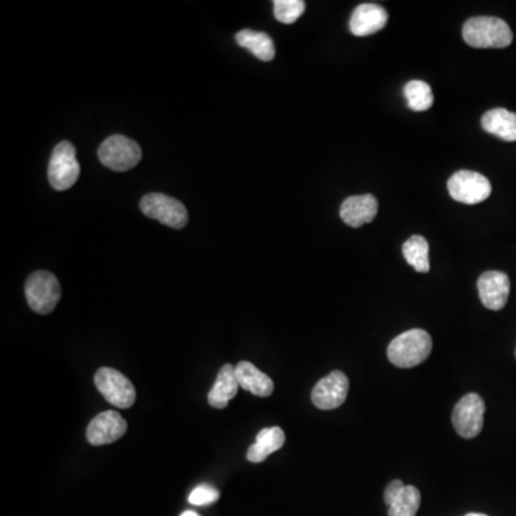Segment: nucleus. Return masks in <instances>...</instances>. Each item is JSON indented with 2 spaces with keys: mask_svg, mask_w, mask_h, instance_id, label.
<instances>
[{
  "mask_svg": "<svg viewBox=\"0 0 516 516\" xmlns=\"http://www.w3.org/2000/svg\"><path fill=\"white\" fill-rule=\"evenodd\" d=\"M239 380L235 376V366L225 365L218 372L217 380L208 393V403L216 409L227 408L228 402L239 392Z\"/></svg>",
  "mask_w": 516,
  "mask_h": 516,
  "instance_id": "f3484780",
  "label": "nucleus"
},
{
  "mask_svg": "<svg viewBox=\"0 0 516 516\" xmlns=\"http://www.w3.org/2000/svg\"><path fill=\"white\" fill-rule=\"evenodd\" d=\"M515 356H516V351H515Z\"/></svg>",
  "mask_w": 516,
  "mask_h": 516,
  "instance_id": "bb28decb",
  "label": "nucleus"
},
{
  "mask_svg": "<svg viewBox=\"0 0 516 516\" xmlns=\"http://www.w3.org/2000/svg\"><path fill=\"white\" fill-rule=\"evenodd\" d=\"M275 16L278 22L292 25L306 11L303 0H275Z\"/></svg>",
  "mask_w": 516,
  "mask_h": 516,
  "instance_id": "5701e85b",
  "label": "nucleus"
},
{
  "mask_svg": "<svg viewBox=\"0 0 516 516\" xmlns=\"http://www.w3.org/2000/svg\"><path fill=\"white\" fill-rule=\"evenodd\" d=\"M127 422L115 410L102 411L90 420L87 429V439L92 446L114 444L127 432Z\"/></svg>",
  "mask_w": 516,
  "mask_h": 516,
  "instance_id": "9b49d317",
  "label": "nucleus"
},
{
  "mask_svg": "<svg viewBox=\"0 0 516 516\" xmlns=\"http://www.w3.org/2000/svg\"><path fill=\"white\" fill-rule=\"evenodd\" d=\"M379 204L372 194L354 195L344 199L340 208V218L349 227L359 228L372 223L377 216Z\"/></svg>",
  "mask_w": 516,
  "mask_h": 516,
  "instance_id": "4468645a",
  "label": "nucleus"
},
{
  "mask_svg": "<svg viewBox=\"0 0 516 516\" xmlns=\"http://www.w3.org/2000/svg\"><path fill=\"white\" fill-rule=\"evenodd\" d=\"M385 501L389 506V516H416L420 508L422 495L415 486H406L402 480L387 485Z\"/></svg>",
  "mask_w": 516,
  "mask_h": 516,
  "instance_id": "ddd939ff",
  "label": "nucleus"
},
{
  "mask_svg": "<svg viewBox=\"0 0 516 516\" xmlns=\"http://www.w3.org/2000/svg\"><path fill=\"white\" fill-rule=\"evenodd\" d=\"M95 386L108 403L118 409L131 408L137 399L132 382L115 368H99L95 375Z\"/></svg>",
  "mask_w": 516,
  "mask_h": 516,
  "instance_id": "0eeeda50",
  "label": "nucleus"
},
{
  "mask_svg": "<svg viewBox=\"0 0 516 516\" xmlns=\"http://www.w3.org/2000/svg\"><path fill=\"white\" fill-rule=\"evenodd\" d=\"M140 207L147 217L159 221L161 224L177 228V230L187 225L188 213L184 204L168 195L159 194V192L145 195Z\"/></svg>",
  "mask_w": 516,
  "mask_h": 516,
  "instance_id": "423d86ee",
  "label": "nucleus"
},
{
  "mask_svg": "<svg viewBox=\"0 0 516 516\" xmlns=\"http://www.w3.org/2000/svg\"><path fill=\"white\" fill-rule=\"evenodd\" d=\"M285 442V435L282 427H266L257 435L256 444L247 452V459L250 462H264L271 453L283 448Z\"/></svg>",
  "mask_w": 516,
  "mask_h": 516,
  "instance_id": "6ab92c4d",
  "label": "nucleus"
},
{
  "mask_svg": "<svg viewBox=\"0 0 516 516\" xmlns=\"http://www.w3.org/2000/svg\"><path fill=\"white\" fill-rule=\"evenodd\" d=\"M485 402L478 393H468L456 403L452 423L459 436L477 437L484 427Z\"/></svg>",
  "mask_w": 516,
  "mask_h": 516,
  "instance_id": "1a4fd4ad",
  "label": "nucleus"
},
{
  "mask_svg": "<svg viewBox=\"0 0 516 516\" xmlns=\"http://www.w3.org/2000/svg\"><path fill=\"white\" fill-rule=\"evenodd\" d=\"M448 191L455 201L475 206L489 199L492 185L482 173L461 170L449 178Z\"/></svg>",
  "mask_w": 516,
  "mask_h": 516,
  "instance_id": "6e6552de",
  "label": "nucleus"
},
{
  "mask_svg": "<svg viewBox=\"0 0 516 516\" xmlns=\"http://www.w3.org/2000/svg\"><path fill=\"white\" fill-rule=\"evenodd\" d=\"M387 21L389 15L386 9L379 4H359L351 13L349 28L354 37H368L382 30L387 25Z\"/></svg>",
  "mask_w": 516,
  "mask_h": 516,
  "instance_id": "2eb2a0df",
  "label": "nucleus"
},
{
  "mask_svg": "<svg viewBox=\"0 0 516 516\" xmlns=\"http://www.w3.org/2000/svg\"><path fill=\"white\" fill-rule=\"evenodd\" d=\"M432 347L434 342L427 330H409L390 342L387 347V358L396 368H415L429 358Z\"/></svg>",
  "mask_w": 516,
  "mask_h": 516,
  "instance_id": "f257e3e1",
  "label": "nucleus"
},
{
  "mask_svg": "<svg viewBox=\"0 0 516 516\" xmlns=\"http://www.w3.org/2000/svg\"><path fill=\"white\" fill-rule=\"evenodd\" d=\"M465 516H487V515H485V513H468V515Z\"/></svg>",
  "mask_w": 516,
  "mask_h": 516,
  "instance_id": "a878e982",
  "label": "nucleus"
},
{
  "mask_svg": "<svg viewBox=\"0 0 516 516\" xmlns=\"http://www.w3.org/2000/svg\"><path fill=\"white\" fill-rule=\"evenodd\" d=\"M482 128L489 134L501 138L502 141H516V114L508 109L496 108L482 116Z\"/></svg>",
  "mask_w": 516,
  "mask_h": 516,
  "instance_id": "a211bd4d",
  "label": "nucleus"
},
{
  "mask_svg": "<svg viewBox=\"0 0 516 516\" xmlns=\"http://www.w3.org/2000/svg\"><path fill=\"white\" fill-rule=\"evenodd\" d=\"M97 156L106 168L113 171H128L141 161V147L123 135L106 138L97 149Z\"/></svg>",
  "mask_w": 516,
  "mask_h": 516,
  "instance_id": "39448f33",
  "label": "nucleus"
},
{
  "mask_svg": "<svg viewBox=\"0 0 516 516\" xmlns=\"http://www.w3.org/2000/svg\"><path fill=\"white\" fill-rule=\"evenodd\" d=\"M480 301L489 310H502L508 303L511 282L502 271H486L478 280Z\"/></svg>",
  "mask_w": 516,
  "mask_h": 516,
  "instance_id": "f8f14e48",
  "label": "nucleus"
},
{
  "mask_svg": "<svg viewBox=\"0 0 516 516\" xmlns=\"http://www.w3.org/2000/svg\"><path fill=\"white\" fill-rule=\"evenodd\" d=\"M218 498H220V492L216 487L210 486V485H199L190 494L188 501L192 505L201 506L214 503V502L218 501Z\"/></svg>",
  "mask_w": 516,
  "mask_h": 516,
  "instance_id": "b1692460",
  "label": "nucleus"
},
{
  "mask_svg": "<svg viewBox=\"0 0 516 516\" xmlns=\"http://www.w3.org/2000/svg\"><path fill=\"white\" fill-rule=\"evenodd\" d=\"M235 40L240 47L251 52L260 61L270 62L275 59V42L268 37L267 33L256 32V30H240L235 35Z\"/></svg>",
  "mask_w": 516,
  "mask_h": 516,
  "instance_id": "aec40b11",
  "label": "nucleus"
},
{
  "mask_svg": "<svg viewBox=\"0 0 516 516\" xmlns=\"http://www.w3.org/2000/svg\"><path fill=\"white\" fill-rule=\"evenodd\" d=\"M349 387H351L349 377L343 372L334 370L313 387L311 402L316 408L322 410L340 408L346 402Z\"/></svg>",
  "mask_w": 516,
  "mask_h": 516,
  "instance_id": "9d476101",
  "label": "nucleus"
},
{
  "mask_svg": "<svg viewBox=\"0 0 516 516\" xmlns=\"http://www.w3.org/2000/svg\"><path fill=\"white\" fill-rule=\"evenodd\" d=\"M28 304L38 315H49L61 300L62 290L56 275L49 271H35L25 284Z\"/></svg>",
  "mask_w": 516,
  "mask_h": 516,
  "instance_id": "7ed1b4c3",
  "label": "nucleus"
},
{
  "mask_svg": "<svg viewBox=\"0 0 516 516\" xmlns=\"http://www.w3.org/2000/svg\"><path fill=\"white\" fill-rule=\"evenodd\" d=\"M462 37L466 44L478 49H502L512 44L513 40V33L508 23L492 16H478L466 21Z\"/></svg>",
  "mask_w": 516,
  "mask_h": 516,
  "instance_id": "f03ea898",
  "label": "nucleus"
},
{
  "mask_svg": "<svg viewBox=\"0 0 516 516\" xmlns=\"http://www.w3.org/2000/svg\"><path fill=\"white\" fill-rule=\"evenodd\" d=\"M181 516H199V513L194 512V511H185Z\"/></svg>",
  "mask_w": 516,
  "mask_h": 516,
  "instance_id": "393cba45",
  "label": "nucleus"
},
{
  "mask_svg": "<svg viewBox=\"0 0 516 516\" xmlns=\"http://www.w3.org/2000/svg\"><path fill=\"white\" fill-rule=\"evenodd\" d=\"M235 376L240 387L254 396L268 397L275 392V382L270 376L258 370L250 361H240L239 365L235 366Z\"/></svg>",
  "mask_w": 516,
  "mask_h": 516,
  "instance_id": "dca6fc26",
  "label": "nucleus"
},
{
  "mask_svg": "<svg viewBox=\"0 0 516 516\" xmlns=\"http://www.w3.org/2000/svg\"><path fill=\"white\" fill-rule=\"evenodd\" d=\"M403 92L411 111L423 113L434 106L435 99L432 88L423 80H410V82L406 83Z\"/></svg>",
  "mask_w": 516,
  "mask_h": 516,
  "instance_id": "4be33fe9",
  "label": "nucleus"
},
{
  "mask_svg": "<svg viewBox=\"0 0 516 516\" xmlns=\"http://www.w3.org/2000/svg\"><path fill=\"white\" fill-rule=\"evenodd\" d=\"M404 260L410 264L418 273H427L430 270L429 242L422 235H413L402 247Z\"/></svg>",
  "mask_w": 516,
  "mask_h": 516,
  "instance_id": "412c9836",
  "label": "nucleus"
},
{
  "mask_svg": "<svg viewBox=\"0 0 516 516\" xmlns=\"http://www.w3.org/2000/svg\"><path fill=\"white\" fill-rule=\"evenodd\" d=\"M80 165L76 149L71 142L63 141L55 147L47 166V178L56 191H66L80 178Z\"/></svg>",
  "mask_w": 516,
  "mask_h": 516,
  "instance_id": "20e7f679",
  "label": "nucleus"
}]
</instances>
